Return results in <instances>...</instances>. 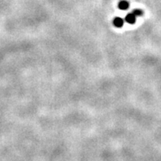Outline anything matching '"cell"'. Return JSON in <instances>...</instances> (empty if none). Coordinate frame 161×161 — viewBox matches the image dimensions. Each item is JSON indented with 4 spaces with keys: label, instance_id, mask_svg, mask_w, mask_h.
I'll return each mask as SVG.
<instances>
[{
    "label": "cell",
    "instance_id": "cell-1",
    "mask_svg": "<svg viewBox=\"0 0 161 161\" xmlns=\"http://www.w3.org/2000/svg\"><path fill=\"white\" fill-rule=\"evenodd\" d=\"M125 21H127V23L129 24H134L136 22V16L134 15L133 13H128L125 17Z\"/></svg>",
    "mask_w": 161,
    "mask_h": 161
},
{
    "label": "cell",
    "instance_id": "cell-2",
    "mask_svg": "<svg viewBox=\"0 0 161 161\" xmlns=\"http://www.w3.org/2000/svg\"><path fill=\"white\" fill-rule=\"evenodd\" d=\"M119 8L121 10H127L129 8V3L126 1V0H121L119 3Z\"/></svg>",
    "mask_w": 161,
    "mask_h": 161
},
{
    "label": "cell",
    "instance_id": "cell-3",
    "mask_svg": "<svg viewBox=\"0 0 161 161\" xmlns=\"http://www.w3.org/2000/svg\"><path fill=\"white\" fill-rule=\"evenodd\" d=\"M114 25L116 27H122L123 25V20L121 17H115L114 20Z\"/></svg>",
    "mask_w": 161,
    "mask_h": 161
},
{
    "label": "cell",
    "instance_id": "cell-4",
    "mask_svg": "<svg viewBox=\"0 0 161 161\" xmlns=\"http://www.w3.org/2000/svg\"><path fill=\"white\" fill-rule=\"evenodd\" d=\"M132 13H133L134 15L136 16V17H140V16H142V14H143V12H142L141 9H135Z\"/></svg>",
    "mask_w": 161,
    "mask_h": 161
}]
</instances>
